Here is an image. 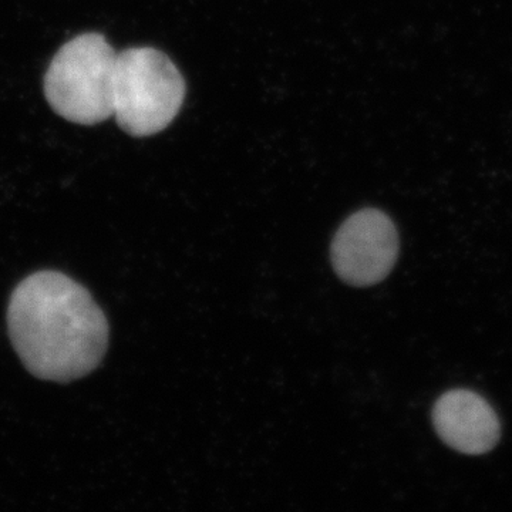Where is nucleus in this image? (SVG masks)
<instances>
[{
    "label": "nucleus",
    "mask_w": 512,
    "mask_h": 512,
    "mask_svg": "<svg viewBox=\"0 0 512 512\" xmlns=\"http://www.w3.org/2000/svg\"><path fill=\"white\" fill-rule=\"evenodd\" d=\"M13 348L37 379L69 383L99 367L109 348L106 315L79 282L57 271L23 279L8 309Z\"/></svg>",
    "instance_id": "f257e3e1"
},
{
    "label": "nucleus",
    "mask_w": 512,
    "mask_h": 512,
    "mask_svg": "<svg viewBox=\"0 0 512 512\" xmlns=\"http://www.w3.org/2000/svg\"><path fill=\"white\" fill-rule=\"evenodd\" d=\"M117 53L100 33H84L53 57L45 96L56 114L82 126L113 116Z\"/></svg>",
    "instance_id": "f03ea898"
},
{
    "label": "nucleus",
    "mask_w": 512,
    "mask_h": 512,
    "mask_svg": "<svg viewBox=\"0 0 512 512\" xmlns=\"http://www.w3.org/2000/svg\"><path fill=\"white\" fill-rule=\"evenodd\" d=\"M184 97L183 76L160 50L136 47L117 55L113 116L130 136H154L170 126Z\"/></svg>",
    "instance_id": "7ed1b4c3"
},
{
    "label": "nucleus",
    "mask_w": 512,
    "mask_h": 512,
    "mask_svg": "<svg viewBox=\"0 0 512 512\" xmlns=\"http://www.w3.org/2000/svg\"><path fill=\"white\" fill-rule=\"evenodd\" d=\"M399 255V235L384 212L366 208L343 222L333 238L330 256L336 274L346 284H379Z\"/></svg>",
    "instance_id": "20e7f679"
},
{
    "label": "nucleus",
    "mask_w": 512,
    "mask_h": 512,
    "mask_svg": "<svg viewBox=\"0 0 512 512\" xmlns=\"http://www.w3.org/2000/svg\"><path fill=\"white\" fill-rule=\"evenodd\" d=\"M433 421L444 443L470 456L493 450L500 440V420L493 407L468 390H451L441 396Z\"/></svg>",
    "instance_id": "39448f33"
}]
</instances>
